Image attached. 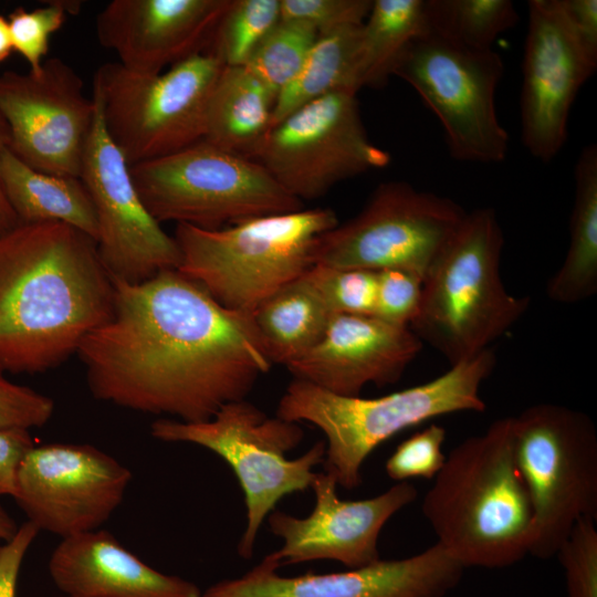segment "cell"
Wrapping results in <instances>:
<instances>
[{
	"label": "cell",
	"mask_w": 597,
	"mask_h": 597,
	"mask_svg": "<svg viewBox=\"0 0 597 597\" xmlns=\"http://www.w3.org/2000/svg\"><path fill=\"white\" fill-rule=\"evenodd\" d=\"M113 282L112 317L77 350L95 398L201 422L271 368L252 313L226 308L178 270Z\"/></svg>",
	"instance_id": "cell-1"
},
{
	"label": "cell",
	"mask_w": 597,
	"mask_h": 597,
	"mask_svg": "<svg viewBox=\"0 0 597 597\" xmlns=\"http://www.w3.org/2000/svg\"><path fill=\"white\" fill-rule=\"evenodd\" d=\"M97 244L62 222L19 223L0 237V367L40 373L77 353L114 311Z\"/></svg>",
	"instance_id": "cell-2"
},
{
	"label": "cell",
	"mask_w": 597,
	"mask_h": 597,
	"mask_svg": "<svg viewBox=\"0 0 597 597\" xmlns=\"http://www.w3.org/2000/svg\"><path fill=\"white\" fill-rule=\"evenodd\" d=\"M432 480L423 516L464 568H503L530 554L533 506L515 461L512 417L455 446Z\"/></svg>",
	"instance_id": "cell-3"
},
{
	"label": "cell",
	"mask_w": 597,
	"mask_h": 597,
	"mask_svg": "<svg viewBox=\"0 0 597 597\" xmlns=\"http://www.w3.org/2000/svg\"><path fill=\"white\" fill-rule=\"evenodd\" d=\"M495 363L490 347L428 383L377 398L341 396L294 379L280 399L276 417L321 429L326 437L324 471L352 490L362 483L368 455L395 434L436 417L484 411L480 389Z\"/></svg>",
	"instance_id": "cell-4"
},
{
	"label": "cell",
	"mask_w": 597,
	"mask_h": 597,
	"mask_svg": "<svg viewBox=\"0 0 597 597\" xmlns=\"http://www.w3.org/2000/svg\"><path fill=\"white\" fill-rule=\"evenodd\" d=\"M504 234L490 207L467 212L423 280L410 329L449 362L490 348L526 312L528 296L509 293L500 275Z\"/></svg>",
	"instance_id": "cell-5"
},
{
	"label": "cell",
	"mask_w": 597,
	"mask_h": 597,
	"mask_svg": "<svg viewBox=\"0 0 597 597\" xmlns=\"http://www.w3.org/2000/svg\"><path fill=\"white\" fill-rule=\"evenodd\" d=\"M331 208L249 219L217 230L177 224L178 271L226 308L253 313L313 266L320 235L338 224Z\"/></svg>",
	"instance_id": "cell-6"
},
{
	"label": "cell",
	"mask_w": 597,
	"mask_h": 597,
	"mask_svg": "<svg viewBox=\"0 0 597 597\" xmlns=\"http://www.w3.org/2000/svg\"><path fill=\"white\" fill-rule=\"evenodd\" d=\"M154 438L166 442H189L221 457L234 472L244 494L247 525L238 545L242 558L253 555L264 519L285 495L311 488L312 469L323 463L326 444L314 443L296 459L286 458L302 441L296 422L270 418L245 399L224 404L211 419L185 422L158 419L150 426Z\"/></svg>",
	"instance_id": "cell-7"
},
{
	"label": "cell",
	"mask_w": 597,
	"mask_h": 597,
	"mask_svg": "<svg viewBox=\"0 0 597 597\" xmlns=\"http://www.w3.org/2000/svg\"><path fill=\"white\" fill-rule=\"evenodd\" d=\"M517 468L533 506L530 554L556 556L580 519H597V430L583 411L536 404L512 417Z\"/></svg>",
	"instance_id": "cell-8"
},
{
	"label": "cell",
	"mask_w": 597,
	"mask_h": 597,
	"mask_svg": "<svg viewBox=\"0 0 597 597\" xmlns=\"http://www.w3.org/2000/svg\"><path fill=\"white\" fill-rule=\"evenodd\" d=\"M135 187L160 223L217 230L249 219L293 212L303 202L258 161L203 140L129 166Z\"/></svg>",
	"instance_id": "cell-9"
},
{
	"label": "cell",
	"mask_w": 597,
	"mask_h": 597,
	"mask_svg": "<svg viewBox=\"0 0 597 597\" xmlns=\"http://www.w3.org/2000/svg\"><path fill=\"white\" fill-rule=\"evenodd\" d=\"M222 67L210 52L158 74L134 72L118 62L98 67L93 95L107 134L129 166L202 140L208 102Z\"/></svg>",
	"instance_id": "cell-10"
},
{
	"label": "cell",
	"mask_w": 597,
	"mask_h": 597,
	"mask_svg": "<svg viewBox=\"0 0 597 597\" xmlns=\"http://www.w3.org/2000/svg\"><path fill=\"white\" fill-rule=\"evenodd\" d=\"M465 214L450 198L385 181L355 217L317 238L313 265L398 269L425 280Z\"/></svg>",
	"instance_id": "cell-11"
},
{
	"label": "cell",
	"mask_w": 597,
	"mask_h": 597,
	"mask_svg": "<svg viewBox=\"0 0 597 597\" xmlns=\"http://www.w3.org/2000/svg\"><path fill=\"white\" fill-rule=\"evenodd\" d=\"M503 74V60L493 49H464L431 34L410 43L394 73L437 116L450 156L480 164L501 163L509 151L495 106Z\"/></svg>",
	"instance_id": "cell-12"
},
{
	"label": "cell",
	"mask_w": 597,
	"mask_h": 597,
	"mask_svg": "<svg viewBox=\"0 0 597 597\" xmlns=\"http://www.w3.org/2000/svg\"><path fill=\"white\" fill-rule=\"evenodd\" d=\"M253 160L303 202L341 181L386 167L390 155L370 142L356 94L337 91L275 125Z\"/></svg>",
	"instance_id": "cell-13"
},
{
	"label": "cell",
	"mask_w": 597,
	"mask_h": 597,
	"mask_svg": "<svg viewBox=\"0 0 597 597\" xmlns=\"http://www.w3.org/2000/svg\"><path fill=\"white\" fill-rule=\"evenodd\" d=\"M0 115L8 148L21 161L38 171L81 177L95 103L63 60L46 59L39 72L1 73Z\"/></svg>",
	"instance_id": "cell-14"
},
{
	"label": "cell",
	"mask_w": 597,
	"mask_h": 597,
	"mask_svg": "<svg viewBox=\"0 0 597 597\" xmlns=\"http://www.w3.org/2000/svg\"><path fill=\"white\" fill-rule=\"evenodd\" d=\"M130 480L125 465L94 446L48 443L22 459L12 498L39 531L65 538L104 524Z\"/></svg>",
	"instance_id": "cell-15"
},
{
	"label": "cell",
	"mask_w": 597,
	"mask_h": 597,
	"mask_svg": "<svg viewBox=\"0 0 597 597\" xmlns=\"http://www.w3.org/2000/svg\"><path fill=\"white\" fill-rule=\"evenodd\" d=\"M92 97L95 117L80 178L94 205L100 258L112 277L128 283L177 270V243L146 209L128 163L105 129L100 103Z\"/></svg>",
	"instance_id": "cell-16"
},
{
	"label": "cell",
	"mask_w": 597,
	"mask_h": 597,
	"mask_svg": "<svg viewBox=\"0 0 597 597\" xmlns=\"http://www.w3.org/2000/svg\"><path fill=\"white\" fill-rule=\"evenodd\" d=\"M522 88L521 140L544 163L555 158L568 136V118L582 86L594 75L597 62L577 41L559 0L527 3Z\"/></svg>",
	"instance_id": "cell-17"
},
{
	"label": "cell",
	"mask_w": 597,
	"mask_h": 597,
	"mask_svg": "<svg viewBox=\"0 0 597 597\" xmlns=\"http://www.w3.org/2000/svg\"><path fill=\"white\" fill-rule=\"evenodd\" d=\"M337 485L334 475L317 472L311 484L315 506L308 516L275 510L269 514L270 531L284 542L268 555L277 567L316 559L337 561L349 568L377 562L384 525L418 495L411 483L398 482L374 498L345 501L338 498Z\"/></svg>",
	"instance_id": "cell-18"
},
{
	"label": "cell",
	"mask_w": 597,
	"mask_h": 597,
	"mask_svg": "<svg viewBox=\"0 0 597 597\" xmlns=\"http://www.w3.org/2000/svg\"><path fill=\"white\" fill-rule=\"evenodd\" d=\"M265 556L243 576L210 586L201 597H443L464 567L440 544L408 558L346 572L283 577Z\"/></svg>",
	"instance_id": "cell-19"
},
{
	"label": "cell",
	"mask_w": 597,
	"mask_h": 597,
	"mask_svg": "<svg viewBox=\"0 0 597 597\" xmlns=\"http://www.w3.org/2000/svg\"><path fill=\"white\" fill-rule=\"evenodd\" d=\"M231 0H113L98 13L96 34L124 67L161 73L206 52Z\"/></svg>",
	"instance_id": "cell-20"
},
{
	"label": "cell",
	"mask_w": 597,
	"mask_h": 597,
	"mask_svg": "<svg viewBox=\"0 0 597 597\" xmlns=\"http://www.w3.org/2000/svg\"><path fill=\"white\" fill-rule=\"evenodd\" d=\"M421 348L409 326L374 315L335 314L321 341L285 367L294 379L355 397L367 384L398 381Z\"/></svg>",
	"instance_id": "cell-21"
},
{
	"label": "cell",
	"mask_w": 597,
	"mask_h": 597,
	"mask_svg": "<svg viewBox=\"0 0 597 597\" xmlns=\"http://www.w3.org/2000/svg\"><path fill=\"white\" fill-rule=\"evenodd\" d=\"M55 586L70 597H201L197 585L163 574L94 530L62 538L49 561Z\"/></svg>",
	"instance_id": "cell-22"
},
{
	"label": "cell",
	"mask_w": 597,
	"mask_h": 597,
	"mask_svg": "<svg viewBox=\"0 0 597 597\" xmlns=\"http://www.w3.org/2000/svg\"><path fill=\"white\" fill-rule=\"evenodd\" d=\"M275 98L244 65L223 66L208 102L202 140L254 159L272 129Z\"/></svg>",
	"instance_id": "cell-23"
},
{
	"label": "cell",
	"mask_w": 597,
	"mask_h": 597,
	"mask_svg": "<svg viewBox=\"0 0 597 597\" xmlns=\"http://www.w3.org/2000/svg\"><path fill=\"white\" fill-rule=\"evenodd\" d=\"M6 197L20 223L62 222L97 240L92 198L81 178L38 171L7 148L0 159Z\"/></svg>",
	"instance_id": "cell-24"
},
{
	"label": "cell",
	"mask_w": 597,
	"mask_h": 597,
	"mask_svg": "<svg viewBox=\"0 0 597 597\" xmlns=\"http://www.w3.org/2000/svg\"><path fill=\"white\" fill-rule=\"evenodd\" d=\"M575 197L565 259L547 283L552 301L573 304L597 292V146L580 151L574 170Z\"/></svg>",
	"instance_id": "cell-25"
},
{
	"label": "cell",
	"mask_w": 597,
	"mask_h": 597,
	"mask_svg": "<svg viewBox=\"0 0 597 597\" xmlns=\"http://www.w3.org/2000/svg\"><path fill=\"white\" fill-rule=\"evenodd\" d=\"M252 315L269 359L284 366L321 341L333 316L306 272L268 296Z\"/></svg>",
	"instance_id": "cell-26"
},
{
	"label": "cell",
	"mask_w": 597,
	"mask_h": 597,
	"mask_svg": "<svg viewBox=\"0 0 597 597\" xmlns=\"http://www.w3.org/2000/svg\"><path fill=\"white\" fill-rule=\"evenodd\" d=\"M425 0H373L360 29L355 86L380 88L394 76L410 43L426 34Z\"/></svg>",
	"instance_id": "cell-27"
},
{
	"label": "cell",
	"mask_w": 597,
	"mask_h": 597,
	"mask_svg": "<svg viewBox=\"0 0 597 597\" xmlns=\"http://www.w3.org/2000/svg\"><path fill=\"white\" fill-rule=\"evenodd\" d=\"M362 25L317 38L297 75L277 94L272 128L297 108L329 93L357 94L355 67Z\"/></svg>",
	"instance_id": "cell-28"
},
{
	"label": "cell",
	"mask_w": 597,
	"mask_h": 597,
	"mask_svg": "<svg viewBox=\"0 0 597 597\" xmlns=\"http://www.w3.org/2000/svg\"><path fill=\"white\" fill-rule=\"evenodd\" d=\"M423 10L426 34L475 51L492 50L519 20L510 0H425Z\"/></svg>",
	"instance_id": "cell-29"
},
{
	"label": "cell",
	"mask_w": 597,
	"mask_h": 597,
	"mask_svg": "<svg viewBox=\"0 0 597 597\" xmlns=\"http://www.w3.org/2000/svg\"><path fill=\"white\" fill-rule=\"evenodd\" d=\"M317 38L312 25L280 19L244 66L277 96L297 75Z\"/></svg>",
	"instance_id": "cell-30"
},
{
	"label": "cell",
	"mask_w": 597,
	"mask_h": 597,
	"mask_svg": "<svg viewBox=\"0 0 597 597\" xmlns=\"http://www.w3.org/2000/svg\"><path fill=\"white\" fill-rule=\"evenodd\" d=\"M280 19V0H231L206 52L223 66H243Z\"/></svg>",
	"instance_id": "cell-31"
},
{
	"label": "cell",
	"mask_w": 597,
	"mask_h": 597,
	"mask_svg": "<svg viewBox=\"0 0 597 597\" xmlns=\"http://www.w3.org/2000/svg\"><path fill=\"white\" fill-rule=\"evenodd\" d=\"M306 275L333 315H375L377 271L315 264Z\"/></svg>",
	"instance_id": "cell-32"
},
{
	"label": "cell",
	"mask_w": 597,
	"mask_h": 597,
	"mask_svg": "<svg viewBox=\"0 0 597 597\" xmlns=\"http://www.w3.org/2000/svg\"><path fill=\"white\" fill-rule=\"evenodd\" d=\"M67 12L66 1H50L33 10L18 7L8 15L13 51L27 61L31 72L41 70L51 35L62 28Z\"/></svg>",
	"instance_id": "cell-33"
},
{
	"label": "cell",
	"mask_w": 597,
	"mask_h": 597,
	"mask_svg": "<svg viewBox=\"0 0 597 597\" xmlns=\"http://www.w3.org/2000/svg\"><path fill=\"white\" fill-rule=\"evenodd\" d=\"M447 431L431 423L397 446L387 459V475L397 482L422 478L432 480L441 470L447 455L442 451Z\"/></svg>",
	"instance_id": "cell-34"
},
{
	"label": "cell",
	"mask_w": 597,
	"mask_h": 597,
	"mask_svg": "<svg viewBox=\"0 0 597 597\" xmlns=\"http://www.w3.org/2000/svg\"><path fill=\"white\" fill-rule=\"evenodd\" d=\"M593 519H580L556 556L565 570L568 597H597V530Z\"/></svg>",
	"instance_id": "cell-35"
},
{
	"label": "cell",
	"mask_w": 597,
	"mask_h": 597,
	"mask_svg": "<svg viewBox=\"0 0 597 597\" xmlns=\"http://www.w3.org/2000/svg\"><path fill=\"white\" fill-rule=\"evenodd\" d=\"M373 0H280L281 19L312 25L318 36L364 23Z\"/></svg>",
	"instance_id": "cell-36"
},
{
	"label": "cell",
	"mask_w": 597,
	"mask_h": 597,
	"mask_svg": "<svg viewBox=\"0 0 597 597\" xmlns=\"http://www.w3.org/2000/svg\"><path fill=\"white\" fill-rule=\"evenodd\" d=\"M423 280L409 271H377L376 317L398 326H410L419 313Z\"/></svg>",
	"instance_id": "cell-37"
},
{
	"label": "cell",
	"mask_w": 597,
	"mask_h": 597,
	"mask_svg": "<svg viewBox=\"0 0 597 597\" xmlns=\"http://www.w3.org/2000/svg\"><path fill=\"white\" fill-rule=\"evenodd\" d=\"M0 367V427L30 430L44 426L54 411L53 400L12 383Z\"/></svg>",
	"instance_id": "cell-38"
},
{
	"label": "cell",
	"mask_w": 597,
	"mask_h": 597,
	"mask_svg": "<svg viewBox=\"0 0 597 597\" xmlns=\"http://www.w3.org/2000/svg\"><path fill=\"white\" fill-rule=\"evenodd\" d=\"M38 533V527L28 521L0 545V597H15L23 558Z\"/></svg>",
	"instance_id": "cell-39"
},
{
	"label": "cell",
	"mask_w": 597,
	"mask_h": 597,
	"mask_svg": "<svg viewBox=\"0 0 597 597\" xmlns=\"http://www.w3.org/2000/svg\"><path fill=\"white\" fill-rule=\"evenodd\" d=\"M33 447L29 430L0 427V495H13L19 465Z\"/></svg>",
	"instance_id": "cell-40"
},
{
	"label": "cell",
	"mask_w": 597,
	"mask_h": 597,
	"mask_svg": "<svg viewBox=\"0 0 597 597\" xmlns=\"http://www.w3.org/2000/svg\"><path fill=\"white\" fill-rule=\"evenodd\" d=\"M583 50L597 62V0H559Z\"/></svg>",
	"instance_id": "cell-41"
},
{
	"label": "cell",
	"mask_w": 597,
	"mask_h": 597,
	"mask_svg": "<svg viewBox=\"0 0 597 597\" xmlns=\"http://www.w3.org/2000/svg\"><path fill=\"white\" fill-rule=\"evenodd\" d=\"M10 143V135L8 126L4 122V119L0 115V159L3 154V151L9 147ZM20 222L11 208L3 187L2 181L0 177V237L11 229H13L15 226H18Z\"/></svg>",
	"instance_id": "cell-42"
},
{
	"label": "cell",
	"mask_w": 597,
	"mask_h": 597,
	"mask_svg": "<svg viewBox=\"0 0 597 597\" xmlns=\"http://www.w3.org/2000/svg\"><path fill=\"white\" fill-rule=\"evenodd\" d=\"M13 51L8 20L0 13V63L6 61Z\"/></svg>",
	"instance_id": "cell-43"
},
{
	"label": "cell",
	"mask_w": 597,
	"mask_h": 597,
	"mask_svg": "<svg viewBox=\"0 0 597 597\" xmlns=\"http://www.w3.org/2000/svg\"><path fill=\"white\" fill-rule=\"evenodd\" d=\"M17 530L14 521L0 504V543L10 540Z\"/></svg>",
	"instance_id": "cell-44"
},
{
	"label": "cell",
	"mask_w": 597,
	"mask_h": 597,
	"mask_svg": "<svg viewBox=\"0 0 597 597\" xmlns=\"http://www.w3.org/2000/svg\"><path fill=\"white\" fill-rule=\"evenodd\" d=\"M61 597H70V596L64 595V596H61Z\"/></svg>",
	"instance_id": "cell-45"
}]
</instances>
